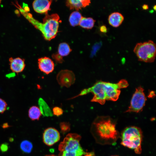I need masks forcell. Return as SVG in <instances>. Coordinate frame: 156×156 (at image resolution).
Masks as SVG:
<instances>
[{
    "label": "cell",
    "instance_id": "cell-1",
    "mask_svg": "<svg viewBox=\"0 0 156 156\" xmlns=\"http://www.w3.org/2000/svg\"><path fill=\"white\" fill-rule=\"evenodd\" d=\"M116 122L109 116L97 117L92 123L90 132L96 143L115 145L120 134L116 129Z\"/></svg>",
    "mask_w": 156,
    "mask_h": 156
},
{
    "label": "cell",
    "instance_id": "cell-2",
    "mask_svg": "<svg viewBox=\"0 0 156 156\" xmlns=\"http://www.w3.org/2000/svg\"><path fill=\"white\" fill-rule=\"evenodd\" d=\"M17 7L21 14L34 27L42 33L44 39L50 40L54 38L58 32L60 17L56 14H46L42 23L34 18L32 15L25 10L18 4Z\"/></svg>",
    "mask_w": 156,
    "mask_h": 156
},
{
    "label": "cell",
    "instance_id": "cell-3",
    "mask_svg": "<svg viewBox=\"0 0 156 156\" xmlns=\"http://www.w3.org/2000/svg\"><path fill=\"white\" fill-rule=\"evenodd\" d=\"M81 136L78 134L70 133L67 135L60 144L59 156H90L85 152L80 144Z\"/></svg>",
    "mask_w": 156,
    "mask_h": 156
},
{
    "label": "cell",
    "instance_id": "cell-4",
    "mask_svg": "<svg viewBox=\"0 0 156 156\" xmlns=\"http://www.w3.org/2000/svg\"><path fill=\"white\" fill-rule=\"evenodd\" d=\"M143 133L139 127L130 126L125 128L120 134L121 144L123 146L134 150L137 154L142 151L141 145Z\"/></svg>",
    "mask_w": 156,
    "mask_h": 156
},
{
    "label": "cell",
    "instance_id": "cell-5",
    "mask_svg": "<svg viewBox=\"0 0 156 156\" xmlns=\"http://www.w3.org/2000/svg\"><path fill=\"white\" fill-rule=\"evenodd\" d=\"M155 43L149 40L143 43L137 44L133 51L140 61L145 62H152L155 60L156 54V47Z\"/></svg>",
    "mask_w": 156,
    "mask_h": 156
},
{
    "label": "cell",
    "instance_id": "cell-6",
    "mask_svg": "<svg viewBox=\"0 0 156 156\" xmlns=\"http://www.w3.org/2000/svg\"><path fill=\"white\" fill-rule=\"evenodd\" d=\"M103 84V81H98L91 87L84 89L79 94L71 99L91 92L94 95L91 100V102H97L101 105H104L106 101V97Z\"/></svg>",
    "mask_w": 156,
    "mask_h": 156
},
{
    "label": "cell",
    "instance_id": "cell-7",
    "mask_svg": "<svg viewBox=\"0 0 156 156\" xmlns=\"http://www.w3.org/2000/svg\"><path fill=\"white\" fill-rule=\"evenodd\" d=\"M128 85L127 81L124 79L121 80L116 83L103 81V86L106 100L116 101L120 93V89L126 88Z\"/></svg>",
    "mask_w": 156,
    "mask_h": 156
},
{
    "label": "cell",
    "instance_id": "cell-8",
    "mask_svg": "<svg viewBox=\"0 0 156 156\" xmlns=\"http://www.w3.org/2000/svg\"><path fill=\"white\" fill-rule=\"evenodd\" d=\"M144 91V89L141 86L136 89L132 97L130 105L125 112L138 113L142 110L146 100Z\"/></svg>",
    "mask_w": 156,
    "mask_h": 156
},
{
    "label": "cell",
    "instance_id": "cell-9",
    "mask_svg": "<svg viewBox=\"0 0 156 156\" xmlns=\"http://www.w3.org/2000/svg\"><path fill=\"white\" fill-rule=\"evenodd\" d=\"M75 76L71 71L62 70L58 74L57 80L58 83L62 86L69 87L75 82Z\"/></svg>",
    "mask_w": 156,
    "mask_h": 156
},
{
    "label": "cell",
    "instance_id": "cell-10",
    "mask_svg": "<svg viewBox=\"0 0 156 156\" xmlns=\"http://www.w3.org/2000/svg\"><path fill=\"white\" fill-rule=\"evenodd\" d=\"M60 138L59 132L56 129L52 127L48 128L44 131L43 140L46 145L51 146L58 142Z\"/></svg>",
    "mask_w": 156,
    "mask_h": 156
},
{
    "label": "cell",
    "instance_id": "cell-11",
    "mask_svg": "<svg viewBox=\"0 0 156 156\" xmlns=\"http://www.w3.org/2000/svg\"><path fill=\"white\" fill-rule=\"evenodd\" d=\"M39 68L42 72L48 74L54 69V64L50 58L44 57L39 58L38 60Z\"/></svg>",
    "mask_w": 156,
    "mask_h": 156
},
{
    "label": "cell",
    "instance_id": "cell-12",
    "mask_svg": "<svg viewBox=\"0 0 156 156\" xmlns=\"http://www.w3.org/2000/svg\"><path fill=\"white\" fill-rule=\"evenodd\" d=\"M52 0H36L33 3V7L34 11L40 14H48L49 10H50V6Z\"/></svg>",
    "mask_w": 156,
    "mask_h": 156
},
{
    "label": "cell",
    "instance_id": "cell-13",
    "mask_svg": "<svg viewBox=\"0 0 156 156\" xmlns=\"http://www.w3.org/2000/svg\"><path fill=\"white\" fill-rule=\"evenodd\" d=\"M10 67L12 71L18 73L24 70L25 64L24 60L20 57L13 58H10L9 59Z\"/></svg>",
    "mask_w": 156,
    "mask_h": 156
},
{
    "label": "cell",
    "instance_id": "cell-14",
    "mask_svg": "<svg viewBox=\"0 0 156 156\" xmlns=\"http://www.w3.org/2000/svg\"><path fill=\"white\" fill-rule=\"evenodd\" d=\"M90 3V0H68L66 1V4L70 10L78 11L88 5Z\"/></svg>",
    "mask_w": 156,
    "mask_h": 156
},
{
    "label": "cell",
    "instance_id": "cell-15",
    "mask_svg": "<svg viewBox=\"0 0 156 156\" xmlns=\"http://www.w3.org/2000/svg\"><path fill=\"white\" fill-rule=\"evenodd\" d=\"M124 20V17L123 15L118 12L112 13L109 15L108 18L109 24L115 27H119Z\"/></svg>",
    "mask_w": 156,
    "mask_h": 156
},
{
    "label": "cell",
    "instance_id": "cell-16",
    "mask_svg": "<svg viewBox=\"0 0 156 156\" xmlns=\"http://www.w3.org/2000/svg\"><path fill=\"white\" fill-rule=\"evenodd\" d=\"M83 16L79 12L75 11L70 15L69 21L71 25L74 27L79 25Z\"/></svg>",
    "mask_w": 156,
    "mask_h": 156
},
{
    "label": "cell",
    "instance_id": "cell-17",
    "mask_svg": "<svg viewBox=\"0 0 156 156\" xmlns=\"http://www.w3.org/2000/svg\"><path fill=\"white\" fill-rule=\"evenodd\" d=\"M39 105L40 106V109L41 113L45 116H52V113L47 103L41 98L39 99Z\"/></svg>",
    "mask_w": 156,
    "mask_h": 156
},
{
    "label": "cell",
    "instance_id": "cell-18",
    "mask_svg": "<svg viewBox=\"0 0 156 156\" xmlns=\"http://www.w3.org/2000/svg\"><path fill=\"white\" fill-rule=\"evenodd\" d=\"M29 118L32 120H38L41 115V113L38 107L34 106L31 107L28 112Z\"/></svg>",
    "mask_w": 156,
    "mask_h": 156
},
{
    "label": "cell",
    "instance_id": "cell-19",
    "mask_svg": "<svg viewBox=\"0 0 156 156\" xmlns=\"http://www.w3.org/2000/svg\"><path fill=\"white\" fill-rule=\"evenodd\" d=\"M95 21L92 18L83 16L79 25L83 28L91 29L94 27Z\"/></svg>",
    "mask_w": 156,
    "mask_h": 156
},
{
    "label": "cell",
    "instance_id": "cell-20",
    "mask_svg": "<svg viewBox=\"0 0 156 156\" xmlns=\"http://www.w3.org/2000/svg\"><path fill=\"white\" fill-rule=\"evenodd\" d=\"M58 51L59 54L62 57L68 55L72 50L68 44L63 42L59 44Z\"/></svg>",
    "mask_w": 156,
    "mask_h": 156
},
{
    "label": "cell",
    "instance_id": "cell-21",
    "mask_svg": "<svg viewBox=\"0 0 156 156\" xmlns=\"http://www.w3.org/2000/svg\"><path fill=\"white\" fill-rule=\"evenodd\" d=\"M22 150L24 152L30 153L32 148V145L31 143L27 140L23 141L20 145Z\"/></svg>",
    "mask_w": 156,
    "mask_h": 156
},
{
    "label": "cell",
    "instance_id": "cell-22",
    "mask_svg": "<svg viewBox=\"0 0 156 156\" xmlns=\"http://www.w3.org/2000/svg\"><path fill=\"white\" fill-rule=\"evenodd\" d=\"M60 127L62 132L63 133L67 132L70 130V125L69 122H61L60 124Z\"/></svg>",
    "mask_w": 156,
    "mask_h": 156
},
{
    "label": "cell",
    "instance_id": "cell-23",
    "mask_svg": "<svg viewBox=\"0 0 156 156\" xmlns=\"http://www.w3.org/2000/svg\"><path fill=\"white\" fill-rule=\"evenodd\" d=\"M7 107V104L5 101L0 98V113L4 112L6 110Z\"/></svg>",
    "mask_w": 156,
    "mask_h": 156
},
{
    "label": "cell",
    "instance_id": "cell-24",
    "mask_svg": "<svg viewBox=\"0 0 156 156\" xmlns=\"http://www.w3.org/2000/svg\"><path fill=\"white\" fill-rule=\"evenodd\" d=\"M53 114L57 116H59L62 115L63 113V110L61 108L55 107L53 109Z\"/></svg>",
    "mask_w": 156,
    "mask_h": 156
},
{
    "label": "cell",
    "instance_id": "cell-25",
    "mask_svg": "<svg viewBox=\"0 0 156 156\" xmlns=\"http://www.w3.org/2000/svg\"><path fill=\"white\" fill-rule=\"evenodd\" d=\"M52 56L56 62L62 63L63 61L62 57L58 53L53 54Z\"/></svg>",
    "mask_w": 156,
    "mask_h": 156
},
{
    "label": "cell",
    "instance_id": "cell-26",
    "mask_svg": "<svg viewBox=\"0 0 156 156\" xmlns=\"http://www.w3.org/2000/svg\"><path fill=\"white\" fill-rule=\"evenodd\" d=\"M100 31L103 33H106L107 32V29L105 25H103L100 27Z\"/></svg>",
    "mask_w": 156,
    "mask_h": 156
},
{
    "label": "cell",
    "instance_id": "cell-27",
    "mask_svg": "<svg viewBox=\"0 0 156 156\" xmlns=\"http://www.w3.org/2000/svg\"><path fill=\"white\" fill-rule=\"evenodd\" d=\"M1 150L3 151H6L8 149V146L5 144H3L1 146Z\"/></svg>",
    "mask_w": 156,
    "mask_h": 156
},
{
    "label": "cell",
    "instance_id": "cell-28",
    "mask_svg": "<svg viewBox=\"0 0 156 156\" xmlns=\"http://www.w3.org/2000/svg\"><path fill=\"white\" fill-rule=\"evenodd\" d=\"M143 10H146L148 8V6L147 4H144L142 6Z\"/></svg>",
    "mask_w": 156,
    "mask_h": 156
},
{
    "label": "cell",
    "instance_id": "cell-29",
    "mask_svg": "<svg viewBox=\"0 0 156 156\" xmlns=\"http://www.w3.org/2000/svg\"><path fill=\"white\" fill-rule=\"evenodd\" d=\"M45 156H56L53 155H46Z\"/></svg>",
    "mask_w": 156,
    "mask_h": 156
},
{
    "label": "cell",
    "instance_id": "cell-30",
    "mask_svg": "<svg viewBox=\"0 0 156 156\" xmlns=\"http://www.w3.org/2000/svg\"><path fill=\"white\" fill-rule=\"evenodd\" d=\"M153 9H154V10H155V11L156 10V6L155 5L153 6Z\"/></svg>",
    "mask_w": 156,
    "mask_h": 156
},
{
    "label": "cell",
    "instance_id": "cell-31",
    "mask_svg": "<svg viewBox=\"0 0 156 156\" xmlns=\"http://www.w3.org/2000/svg\"><path fill=\"white\" fill-rule=\"evenodd\" d=\"M118 156V155H112V156Z\"/></svg>",
    "mask_w": 156,
    "mask_h": 156
},
{
    "label": "cell",
    "instance_id": "cell-32",
    "mask_svg": "<svg viewBox=\"0 0 156 156\" xmlns=\"http://www.w3.org/2000/svg\"><path fill=\"white\" fill-rule=\"evenodd\" d=\"M1 1L0 0V3H1Z\"/></svg>",
    "mask_w": 156,
    "mask_h": 156
}]
</instances>
